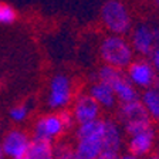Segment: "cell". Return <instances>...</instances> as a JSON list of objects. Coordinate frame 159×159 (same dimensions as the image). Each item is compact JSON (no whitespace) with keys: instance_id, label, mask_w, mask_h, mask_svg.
Masks as SVG:
<instances>
[{"instance_id":"cell-18","label":"cell","mask_w":159,"mask_h":159,"mask_svg":"<svg viewBox=\"0 0 159 159\" xmlns=\"http://www.w3.org/2000/svg\"><path fill=\"white\" fill-rule=\"evenodd\" d=\"M19 13L13 6L0 2V26H10L17 21Z\"/></svg>"},{"instance_id":"cell-9","label":"cell","mask_w":159,"mask_h":159,"mask_svg":"<svg viewBox=\"0 0 159 159\" xmlns=\"http://www.w3.org/2000/svg\"><path fill=\"white\" fill-rule=\"evenodd\" d=\"M71 114L75 124H85L89 121H95L101 118L102 109L97 104V101L88 94V91H81L75 94L71 104Z\"/></svg>"},{"instance_id":"cell-24","label":"cell","mask_w":159,"mask_h":159,"mask_svg":"<svg viewBox=\"0 0 159 159\" xmlns=\"http://www.w3.org/2000/svg\"><path fill=\"white\" fill-rule=\"evenodd\" d=\"M152 2H153V4H155V7H156V9L159 10V0H152Z\"/></svg>"},{"instance_id":"cell-4","label":"cell","mask_w":159,"mask_h":159,"mask_svg":"<svg viewBox=\"0 0 159 159\" xmlns=\"http://www.w3.org/2000/svg\"><path fill=\"white\" fill-rule=\"evenodd\" d=\"M128 40L135 56L148 58L155 47L159 46V23H152L149 20L134 23Z\"/></svg>"},{"instance_id":"cell-17","label":"cell","mask_w":159,"mask_h":159,"mask_svg":"<svg viewBox=\"0 0 159 159\" xmlns=\"http://www.w3.org/2000/svg\"><path fill=\"white\" fill-rule=\"evenodd\" d=\"M30 112H31V107L26 102L17 104L13 108H10L9 111V118L16 124H23L26 122L30 116Z\"/></svg>"},{"instance_id":"cell-25","label":"cell","mask_w":159,"mask_h":159,"mask_svg":"<svg viewBox=\"0 0 159 159\" xmlns=\"http://www.w3.org/2000/svg\"><path fill=\"white\" fill-rule=\"evenodd\" d=\"M155 152L159 155V139H158V142H156V148H155Z\"/></svg>"},{"instance_id":"cell-22","label":"cell","mask_w":159,"mask_h":159,"mask_svg":"<svg viewBox=\"0 0 159 159\" xmlns=\"http://www.w3.org/2000/svg\"><path fill=\"white\" fill-rule=\"evenodd\" d=\"M118 159H142V158H139V156L134 155L131 152H124V153H119Z\"/></svg>"},{"instance_id":"cell-8","label":"cell","mask_w":159,"mask_h":159,"mask_svg":"<svg viewBox=\"0 0 159 159\" xmlns=\"http://www.w3.org/2000/svg\"><path fill=\"white\" fill-rule=\"evenodd\" d=\"M124 71H125L126 78L138 89L143 91L146 88L155 87L158 73L155 71L153 66L148 58H143V57L135 58Z\"/></svg>"},{"instance_id":"cell-19","label":"cell","mask_w":159,"mask_h":159,"mask_svg":"<svg viewBox=\"0 0 159 159\" xmlns=\"http://www.w3.org/2000/svg\"><path fill=\"white\" fill-rule=\"evenodd\" d=\"M54 159H78L74 145L68 142H60L54 145Z\"/></svg>"},{"instance_id":"cell-11","label":"cell","mask_w":159,"mask_h":159,"mask_svg":"<svg viewBox=\"0 0 159 159\" xmlns=\"http://www.w3.org/2000/svg\"><path fill=\"white\" fill-rule=\"evenodd\" d=\"M104 122L105 128L102 136V149L121 153L122 148L125 146V132L122 126L119 125L116 119L112 118H104Z\"/></svg>"},{"instance_id":"cell-12","label":"cell","mask_w":159,"mask_h":159,"mask_svg":"<svg viewBox=\"0 0 159 159\" xmlns=\"http://www.w3.org/2000/svg\"><path fill=\"white\" fill-rule=\"evenodd\" d=\"M88 94L95 99L97 104L104 111H114L119 105L114 89L111 88V85H108L107 83H102V81L94 80L88 87Z\"/></svg>"},{"instance_id":"cell-6","label":"cell","mask_w":159,"mask_h":159,"mask_svg":"<svg viewBox=\"0 0 159 159\" xmlns=\"http://www.w3.org/2000/svg\"><path fill=\"white\" fill-rule=\"evenodd\" d=\"M67 131H70V126L64 121L61 111H51V112L41 114L34 119L31 138L54 142L61 138Z\"/></svg>"},{"instance_id":"cell-2","label":"cell","mask_w":159,"mask_h":159,"mask_svg":"<svg viewBox=\"0 0 159 159\" xmlns=\"http://www.w3.org/2000/svg\"><path fill=\"white\" fill-rule=\"evenodd\" d=\"M99 21L108 34L126 36L134 26V17L122 0H107L99 10Z\"/></svg>"},{"instance_id":"cell-15","label":"cell","mask_w":159,"mask_h":159,"mask_svg":"<svg viewBox=\"0 0 159 159\" xmlns=\"http://www.w3.org/2000/svg\"><path fill=\"white\" fill-rule=\"evenodd\" d=\"M139 99L145 107L151 121L159 124V89L156 87L143 89L139 95Z\"/></svg>"},{"instance_id":"cell-20","label":"cell","mask_w":159,"mask_h":159,"mask_svg":"<svg viewBox=\"0 0 159 159\" xmlns=\"http://www.w3.org/2000/svg\"><path fill=\"white\" fill-rule=\"evenodd\" d=\"M148 60L151 61V64L153 66L155 71L159 74V46L155 47V50H153L152 53H151V56L148 57Z\"/></svg>"},{"instance_id":"cell-3","label":"cell","mask_w":159,"mask_h":159,"mask_svg":"<svg viewBox=\"0 0 159 159\" xmlns=\"http://www.w3.org/2000/svg\"><path fill=\"white\" fill-rule=\"evenodd\" d=\"M75 83L64 73L54 74L48 81L46 95V105L51 111H61L71 107L75 97Z\"/></svg>"},{"instance_id":"cell-27","label":"cell","mask_w":159,"mask_h":159,"mask_svg":"<svg viewBox=\"0 0 159 159\" xmlns=\"http://www.w3.org/2000/svg\"><path fill=\"white\" fill-rule=\"evenodd\" d=\"M0 159H4V155H3V151H2V146H0Z\"/></svg>"},{"instance_id":"cell-23","label":"cell","mask_w":159,"mask_h":159,"mask_svg":"<svg viewBox=\"0 0 159 159\" xmlns=\"http://www.w3.org/2000/svg\"><path fill=\"white\" fill-rule=\"evenodd\" d=\"M143 159H159V155L156 152H152V153H149L148 156H145Z\"/></svg>"},{"instance_id":"cell-10","label":"cell","mask_w":159,"mask_h":159,"mask_svg":"<svg viewBox=\"0 0 159 159\" xmlns=\"http://www.w3.org/2000/svg\"><path fill=\"white\" fill-rule=\"evenodd\" d=\"M158 131L153 125H149L148 128L141 129L135 134L128 135V139L125 141V145L128 152L139 156V158H145L149 153L155 152L156 142H158Z\"/></svg>"},{"instance_id":"cell-26","label":"cell","mask_w":159,"mask_h":159,"mask_svg":"<svg viewBox=\"0 0 159 159\" xmlns=\"http://www.w3.org/2000/svg\"><path fill=\"white\" fill-rule=\"evenodd\" d=\"M155 87L159 89V74H158V78H156V83H155Z\"/></svg>"},{"instance_id":"cell-5","label":"cell","mask_w":159,"mask_h":159,"mask_svg":"<svg viewBox=\"0 0 159 159\" xmlns=\"http://www.w3.org/2000/svg\"><path fill=\"white\" fill-rule=\"evenodd\" d=\"M116 121L122 126L126 135L135 134L141 129H145L149 125H152V121L149 118L143 104L141 102V99L119 104L116 107Z\"/></svg>"},{"instance_id":"cell-14","label":"cell","mask_w":159,"mask_h":159,"mask_svg":"<svg viewBox=\"0 0 159 159\" xmlns=\"http://www.w3.org/2000/svg\"><path fill=\"white\" fill-rule=\"evenodd\" d=\"M74 149L78 159H97L102 151V141L101 139H77Z\"/></svg>"},{"instance_id":"cell-7","label":"cell","mask_w":159,"mask_h":159,"mask_svg":"<svg viewBox=\"0 0 159 159\" xmlns=\"http://www.w3.org/2000/svg\"><path fill=\"white\" fill-rule=\"evenodd\" d=\"M31 136L21 128H11L3 135L0 146L4 158L7 159H24L29 146L31 143Z\"/></svg>"},{"instance_id":"cell-21","label":"cell","mask_w":159,"mask_h":159,"mask_svg":"<svg viewBox=\"0 0 159 159\" xmlns=\"http://www.w3.org/2000/svg\"><path fill=\"white\" fill-rule=\"evenodd\" d=\"M119 153L118 152H114V151H107V149H102L99 156L97 159H118Z\"/></svg>"},{"instance_id":"cell-1","label":"cell","mask_w":159,"mask_h":159,"mask_svg":"<svg viewBox=\"0 0 159 159\" xmlns=\"http://www.w3.org/2000/svg\"><path fill=\"white\" fill-rule=\"evenodd\" d=\"M98 56L102 64L125 70L135 60V53L125 36L107 34L98 44Z\"/></svg>"},{"instance_id":"cell-16","label":"cell","mask_w":159,"mask_h":159,"mask_svg":"<svg viewBox=\"0 0 159 159\" xmlns=\"http://www.w3.org/2000/svg\"><path fill=\"white\" fill-rule=\"evenodd\" d=\"M24 159H54V145L48 141L31 139Z\"/></svg>"},{"instance_id":"cell-13","label":"cell","mask_w":159,"mask_h":159,"mask_svg":"<svg viewBox=\"0 0 159 159\" xmlns=\"http://www.w3.org/2000/svg\"><path fill=\"white\" fill-rule=\"evenodd\" d=\"M108 85H111V88L114 89V93H115L116 99H118L119 104L136 101V99H139V95H141L139 89L126 78L124 70L108 84Z\"/></svg>"}]
</instances>
